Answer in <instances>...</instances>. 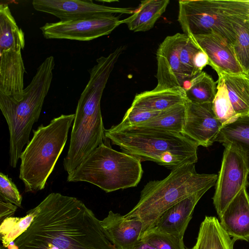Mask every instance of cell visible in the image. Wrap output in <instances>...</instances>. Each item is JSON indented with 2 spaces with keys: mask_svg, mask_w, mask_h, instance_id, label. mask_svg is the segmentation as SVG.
I'll list each match as a JSON object with an SVG mask.
<instances>
[{
  "mask_svg": "<svg viewBox=\"0 0 249 249\" xmlns=\"http://www.w3.org/2000/svg\"><path fill=\"white\" fill-rule=\"evenodd\" d=\"M24 34L13 16L9 6L0 5V92L18 101L23 95L26 72L21 50Z\"/></svg>",
  "mask_w": 249,
  "mask_h": 249,
  "instance_id": "obj_9",
  "label": "cell"
},
{
  "mask_svg": "<svg viewBox=\"0 0 249 249\" xmlns=\"http://www.w3.org/2000/svg\"><path fill=\"white\" fill-rule=\"evenodd\" d=\"M184 89L187 102L193 104L212 103L216 93V83L203 71L191 79Z\"/></svg>",
  "mask_w": 249,
  "mask_h": 249,
  "instance_id": "obj_23",
  "label": "cell"
},
{
  "mask_svg": "<svg viewBox=\"0 0 249 249\" xmlns=\"http://www.w3.org/2000/svg\"><path fill=\"white\" fill-rule=\"evenodd\" d=\"M141 239L157 249H187L183 238L161 232L155 227L143 232Z\"/></svg>",
  "mask_w": 249,
  "mask_h": 249,
  "instance_id": "obj_28",
  "label": "cell"
},
{
  "mask_svg": "<svg viewBox=\"0 0 249 249\" xmlns=\"http://www.w3.org/2000/svg\"><path fill=\"white\" fill-rule=\"evenodd\" d=\"M34 8L53 15L60 21L91 18L114 14H132L131 8L111 7L94 3L92 0H34Z\"/></svg>",
  "mask_w": 249,
  "mask_h": 249,
  "instance_id": "obj_13",
  "label": "cell"
},
{
  "mask_svg": "<svg viewBox=\"0 0 249 249\" xmlns=\"http://www.w3.org/2000/svg\"><path fill=\"white\" fill-rule=\"evenodd\" d=\"M247 76H248V77L249 78V74H248L247 75Z\"/></svg>",
  "mask_w": 249,
  "mask_h": 249,
  "instance_id": "obj_37",
  "label": "cell"
},
{
  "mask_svg": "<svg viewBox=\"0 0 249 249\" xmlns=\"http://www.w3.org/2000/svg\"><path fill=\"white\" fill-rule=\"evenodd\" d=\"M54 58L45 59L36 70L18 100L0 92V109L9 131V164L15 168L25 145L30 142L32 127L37 122L53 77Z\"/></svg>",
  "mask_w": 249,
  "mask_h": 249,
  "instance_id": "obj_5",
  "label": "cell"
},
{
  "mask_svg": "<svg viewBox=\"0 0 249 249\" xmlns=\"http://www.w3.org/2000/svg\"><path fill=\"white\" fill-rule=\"evenodd\" d=\"M187 37L185 34L177 33L167 36L160 44L156 53L157 85L153 90L184 88L189 81L179 58L180 49Z\"/></svg>",
  "mask_w": 249,
  "mask_h": 249,
  "instance_id": "obj_12",
  "label": "cell"
},
{
  "mask_svg": "<svg viewBox=\"0 0 249 249\" xmlns=\"http://www.w3.org/2000/svg\"><path fill=\"white\" fill-rule=\"evenodd\" d=\"M100 223L104 233L117 249H134L143 232L140 219L125 218L112 211Z\"/></svg>",
  "mask_w": 249,
  "mask_h": 249,
  "instance_id": "obj_16",
  "label": "cell"
},
{
  "mask_svg": "<svg viewBox=\"0 0 249 249\" xmlns=\"http://www.w3.org/2000/svg\"><path fill=\"white\" fill-rule=\"evenodd\" d=\"M235 242L216 217L206 216L200 225L196 244L187 249H233Z\"/></svg>",
  "mask_w": 249,
  "mask_h": 249,
  "instance_id": "obj_20",
  "label": "cell"
},
{
  "mask_svg": "<svg viewBox=\"0 0 249 249\" xmlns=\"http://www.w3.org/2000/svg\"><path fill=\"white\" fill-rule=\"evenodd\" d=\"M17 249H58L43 241L19 236L15 240Z\"/></svg>",
  "mask_w": 249,
  "mask_h": 249,
  "instance_id": "obj_33",
  "label": "cell"
},
{
  "mask_svg": "<svg viewBox=\"0 0 249 249\" xmlns=\"http://www.w3.org/2000/svg\"><path fill=\"white\" fill-rule=\"evenodd\" d=\"M238 62L245 74H249V18L241 23L236 31L232 44Z\"/></svg>",
  "mask_w": 249,
  "mask_h": 249,
  "instance_id": "obj_27",
  "label": "cell"
},
{
  "mask_svg": "<svg viewBox=\"0 0 249 249\" xmlns=\"http://www.w3.org/2000/svg\"><path fill=\"white\" fill-rule=\"evenodd\" d=\"M212 107L216 118L222 124L223 127L234 123L240 118L233 108L224 80L219 76Z\"/></svg>",
  "mask_w": 249,
  "mask_h": 249,
  "instance_id": "obj_26",
  "label": "cell"
},
{
  "mask_svg": "<svg viewBox=\"0 0 249 249\" xmlns=\"http://www.w3.org/2000/svg\"><path fill=\"white\" fill-rule=\"evenodd\" d=\"M219 217L222 228L235 241H249V196L247 187L240 191Z\"/></svg>",
  "mask_w": 249,
  "mask_h": 249,
  "instance_id": "obj_17",
  "label": "cell"
},
{
  "mask_svg": "<svg viewBox=\"0 0 249 249\" xmlns=\"http://www.w3.org/2000/svg\"><path fill=\"white\" fill-rule=\"evenodd\" d=\"M249 18V0H180L178 21L187 36L217 34L232 44L238 26Z\"/></svg>",
  "mask_w": 249,
  "mask_h": 249,
  "instance_id": "obj_7",
  "label": "cell"
},
{
  "mask_svg": "<svg viewBox=\"0 0 249 249\" xmlns=\"http://www.w3.org/2000/svg\"><path fill=\"white\" fill-rule=\"evenodd\" d=\"M21 235L39 239L58 249H117L104 233L100 220L76 197L49 194Z\"/></svg>",
  "mask_w": 249,
  "mask_h": 249,
  "instance_id": "obj_1",
  "label": "cell"
},
{
  "mask_svg": "<svg viewBox=\"0 0 249 249\" xmlns=\"http://www.w3.org/2000/svg\"><path fill=\"white\" fill-rule=\"evenodd\" d=\"M200 48L188 36L179 53V58L184 73L188 81L196 75L194 61L196 53Z\"/></svg>",
  "mask_w": 249,
  "mask_h": 249,
  "instance_id": "obj_30",
  "label": "cell"
},
{
  "mask_svg": "<svg viewBox=\"0 0 249 249\" xmlns=\"http://www.w3.org/2000/svg\"><path fill=\"white\" fill-rule=\"evenodd\" d=\"M206 192L196 193L169 208L160 217L155 227L161 232L183 238L195 207Z\"/></svg>",
  "mask_w": 249,
  "mask_h": 249,
  "instance_id": "obj_18",
  "label": "cell"
},
{
  "mask_svg": "<svg viewBox=\"0 0 249 249\" xmlns=\"http://www.w3.org/2000/svg\"><path fill=\"white\" fill-rule=\"evenodd\" d=\"M217 177L215 174L197 173L195 163L180 165L164 179L149 181L142 190L137 204L124 216L140 219L144 232L155 227L160 217L175 204L215 185Z\"/></svg>",
  "mask_w": 249,
  "mask_h": 249,
  "instance_id": "obj_3",
  "label": "cell"
},
{
  "mask_svg": "<svg viewBox=\"0 0 249 249\" xmlns=\"http://www.w3.org/2000/svg\"><path fill=\"white\" fill-rule=\"evenodd\" d=\"M17 206L14 204L0 200V222L5 219L11 217L16 212Z\"/></svg>",
  "mask_w": 249,
  "mask_h": 249,
  "instance_id": "obj_34",
  "label": "cell"
},
{
  "mask_svg": "<svg viewBox=\"0 0 249 249\" xmlns=\"http://www.w3.org/2000/svg\"><path fill=\"white\" fill-rule=\"evenodd\" d=\"M186 103L161 111L152 120L134 126L153 128L182 134L186 118Z\"/></svg>",
  "mask_w": 249,
  "mask_h": 249,
  "instance_id": "obj_24",
  "label": "cell"
},
{
  "mask_svg": "<svg viewBox=\"0 0 249 249\" xmlns=\"http://www.w3.org/2000/svg\"><path fill=\"white\" fill-rule=\"evenodd\" d=\"M105 135L123 152L141 161H153L171 170L197 161L198 145L181 133L133 126L118 130L105 129Z\"/></svg>",
  "mask_w": 249,
  "mask_h": 249,
  "instance_id": "obj_4",
  "label": "cell"
},
{
  "mask_svg": "<svg viewBox=\"0 0 249 249\" xmlns=\"http://www.w3.org/2000/svg\"><path fill=\"white\" fill-rule=\"evenodd\" d=\"M122 54L116 49L96 59L76 107L67 154L63 160L68 174L78 167L106 139L101 100L109 76Z\"/></svg>",
  "mask_w": 249,
  "mask_h": 249,
  "instance_id": "obj_2",
  "label": "cell"
},
{
  "mask_svg": "<svg viewBox=\"0 0 249 249\" xmlns=\"http://www.w3.org/2000/svg\"><path fill=\"white\" fill-rule=\"evenodd\" d=\"M233 108L239 118L249 116V78L246 74L220 72Z\"/></svg>",
  "mask_w": 249,
  "mask_h": 249,
  "instance_id": "obj_22",
  "label": "cell"
},
{
  "mask_svg": "<svg viewBox=\"0 0 249 249\" xmlns=\"http://www.w3.org/2000/svg\"><path fill=\"white\" fill-rule=\"evenodd\" d=\"M224 146L221 167L213 197L219 217L240 191L249 184L248 155L232 143Z\"/></svg>",
  "mask_w": 249,
  "mask_h": 249,
  "instance_id": "obj_10",
  "label": "cell"
},
{
  "mask_svg": "<svg viewBox=\"0 0 249 249\" xmlns=\"http://www.w3.org/2000/svg\"><path fill=\"white\" fill-rule=\"evenodd\" d=\"M0 199L22 207V196L12 179L4 173H0Z\"/></svg>",
  "mask_w": 249,
  "mask_h": 249,
  "instance_id": "obj_32",
  "label": "cell"
},
{
  "mask_svg": "<svg viewBox=\"0 0 249 249\" xmlns=\"http://www.w3.org/2000/svg\"><path fill=\"white\" fill-rule=\"evenodd\" d=\"M122 24L113 14L76 20L47 22L40 28L46 39L89 41L110 34Z\"/></svg>",
  "mask_w": 249,
  "mask_h": 249,
  "instance_id": "obj_11",
  "label": "cell"
},
{
  "mask_svg": "<svg viewBox=\"0 0 249 249\" xmlns=\"http://www.w3.org/2000/svg\"><path fill=\"white\" fill-rule=\"evenodd\" d=\"M39 211V207H36L30 210L23 217H20L19 220L13 228L5 235L0 237L2 246L7 248L9 244L14 241L20 235L24 233L30 227Z\"/></svg>",
  "mask_w": 249,
  "mask_h": 249,
  "instance_id": "obj_31",
  "label": "cell"
},
{
  "mask_svg": "<svg viewBox=\"0 0 249 249\" xmlns=\"http://www.w3.org/2000/svg\"><path fill=\"white\" fill-rule=\"evenodd\" d=\"M160 112L151 111L131 106L125 113L121 122L109 129L118 130L147 122L157 117Z\"/></svg>",
  "mask_w": 249,
  "mask_h": 249,
  "instance_id": "obj_29",
  "label": "cell"
},
{
  "mask_svg": "<svg viewBox=\"0 0 249 249\" xmlns=\"http://www.w3.org/2000/svg\"><path fill=\"white\" fill-rule=\"evenodd\" d=\"M216 142L223 146L232 143L245 152L249 158V116L241 117L234 123L224 126Z\"/></svg>",
  "mask_w": 249,
  "mask_h": 249,
  "instance_id": "obj_25",
  "label": "cell"
},
{
  "mask_svg": "<svg viewBox=\"0 0 249 249\" xmlns=\"http://www.w3.org/2000/svg\"><path fill=\"white\" fill-rule=\"evenodd\" d=\"M187 102L184 88L175 87L141 92L135 96L131 106L151 111L161 112Z\"/></svg>",
  "mask_w": 249,
  "mask_h": 249,
  "instance_id": "obj_19",
  "label": "cell"
},
{
  "mask_svg": "<svg viewBox=\"0 0 249 249\" xmlns=\"http://www.w3.org/2000/svg\"><path fill=\"white\" fill-rule=\"evenodd\" d=\"M134 249H157L147 242L140 240Z\"/></svg>",
  "mask_w": 249,
  "mask_h": 249,
  "instance_id": "obj_36",
  "label": "cell"
},
{
  "mask_svg": "<svg viewBox=\"0 0 249 249\" xmlns=\"http://www.w3.org/2000/svg\"><path fill=\"white\" fill-rule=\"evenodd\" d=\"M188 36L206 53L209 66L217 74L222 72L245 74L236 57L232 44L224 38L214 33Z\"/></svg>",
  "mask_w": 249,
  "mask_h": 249,
  "instance_id": "obj_15",
  "label": "cell"
},
{
  "mask_svg": "<svg viewBox=\"0 0 249 249\" xmlns=\"http://www.w3.org/2000/svg\"><path fill=\"white\" fill-rule=\"evenodd\" d=\"M169 2V0H142L132 14L122 20V24L134 32L147 31L153 28Z\"/></svg>",
  "mask_w": 249,
  "mask_h": 249,
  "instance_id": "obj_21",
  "label": "cell"
},
{
  "mask_svg": "<svg viewBox=\"0 0 249 249\" xmlns=\"http://www.w3.org/2000/svg\"><path fill=\"white\" fill-rule=\"evenodd\" d=\"M75 114H62L47 125L33 130L32 138L21 153L19 178L25 192L43 189L66 143Z\"/></svg>",
  "mask_w": 249,
  "mask_h": 249,
  "instance_id": "obj_6",
  "label": "cell"
},
{
  "mask_svg": "<svg viewBox=\"0 0 249 249\" xmlns=\"http://www.w3.org/2000/svg\"><path fill=\"white\" fill-rule=\"evenodd\" d=\"M20 217H9L1 222L0 226V237L7 234L19 220Z\"/></svg>",
  "mask_w": 249,
  "mask_h": 249,
  "instance_id": "obj_35",
  "label": "cell"
},
{
  "mask_svg": "<svg viewBox=\"0 0 249 249\" xmlns=\"http://www.w3.org/2000/svg\"><path fill=\"white\" fill-rule=\"evenodd\" d=\"M141 160L103 143L68 174V182H87L112 192L136 186L142 176Z\"/></svg>",
  "mask_w": 249,
  "mask_h": 249,
  "instance_id": "obj_8",
  "label": "cell"
},
{
  "mask_svg": "<svg viewBox=\"0 0 249 249\" xmlns=\"http://www.w3.org/2000/svg\"><path fill=\"white\" fill-rule=\"evenodd\" d=\"M186 118L182 134L198 146L208 147L216 142L223 128L216 118L212 103H186Z\"/></svg>",
  "mask_w": 249,
  "mask_h": 249,
  "instance_id": "obj_14",
  "label": "cell"
}]
</instances>
